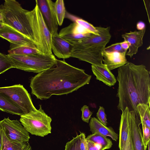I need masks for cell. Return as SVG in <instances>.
Masks as SVG:
<instances>
[{"label": "cell", "instance_id": "1", "mask_svg": "<svg viewBox=\"0 0 150 150\" xmlns=\"http://www.w3.org/2000/svg\"><path fill=\"white\" fill-rule=\"evenodd\" d=\"M91 76L84 70L74 67L63 60L57 59L50 68L32 77L30 87L32 93L41 100L52 95L71 93L88 84Z\"/></svg>", "mask_w": 150, "mask_h": 150}, {"label": "cell", "instance_id": "2", "mask_svg": "<svg viewBox=\"0 0 150 150\" xmlns=\"http://www.w3.org/2000/svg\"><path fill=\"white\" fill-rule=\"evenodd\" d=\"M149 72L143 64L128 62L118 69V87L116 96L119 99L117 108L123 112L126 108L140 118L137 106L144 104L150 106Z\"/></svg>", "mask_w": 150, "mask_h": 150}, {"label": "cell", "instance_id": "3", "mask_svg": "<svg viewBox=\"0 0 150 150\" xmlns=\"http://www.w3.org/2000/svg\"><path fill=\"white\" fill-rule=\"evenodd\" d=\"M98 34H91L74 46L71 57L77 58L92 65L103 64L102 53L111 38L110 27H96Z\"/></svg>", "mask_w": 150, "mask_h": 150}, {"label": "cell", "instance_id": "4", "mask_svg": "<svg viewBox=\"0 0 150 150\" xmlns=\"http://www.w3.org/2000/svg\"><path fill=\"white\" fill-rule=\"evenodd\" d=\"M0 6L3 12V23L20 33L35 45L30 23V11L23 8L15 0H5Z\"/></svg>", "mask_w": 150, "mask_h": 150}, {"label": "cell", "instance_id": "5", "mask_svg": "<svg viewBox=\"0 0 150 150\" xmlns=\"http://www.w3.org/2000/svg\"><path fill=\"white\" fill-rule=\"evenodd\" d=\"M7 55L12 62L13 68L35 73H38L50 68L56 63L57 60L53 54Z\"/></svg>", "mask_w": 150, "mask_h": 150}, {"label": "cell", "instance_id": "6", "mask_svg": "<svg viewBox=\"0 0 150 150\" xmlns=\"http://www.w3.org/2000/svg\"><path fill=\"white\" fill-rule=\"evenodd\" d=\"M30 11V23L35 45L40 54H52V34L48 29L37 3Z\"/></svg>", "mask_w": 150, "mask_h": 150}, {"label": "cell", "instance_id": "7", "mask_svg": "<svg viewBox=\"0 0 150 150\" xmlns=\"http://www.w3.org/2000/svg\"><path fill=\"white\" fill-rule=\"evenodd\" d=\"M20 117L21 124L31 134L44 137L51 133L52 119L45 112L41 105L38 110L36 109Z\"/></svg>", "mask_w": 150, "mask_h": 150}, {"label": "cell", "instance_id": "8", "mask_svg": "<svg viewBox=\"0 0 150 150\" xmlns=\"http://www.w3.org/2000/svg\"><path fill=\"white\" fill-rule=\"evenodd\" d=\"M0 93L19 108L25 114L36 109L29 93L22 85L0 87Z\"/></svg>", "mask_w": 150, "mask_h": 150}, {"label": "cell", "instance_id": "9", "mask_svg": "<svg viewBox=\"0 0 150 150\" xmlns=\"http://www.w3.org/2000/svg\"><path fill=\"white\" fill-rule=\"evenodd\" d=\"M0 126L11 142L27 143L30 137L21 123L18 120H11L8 117L0 121Z\"/></svg>", "mask_w": 150, "mask_h": 150}, {"label": "cell", "instance_id": "10", "mask_svg": "<svg viewBox=\"0 0 150 150\" xmlns=\"http://www.w3.org/2000/svg\"><path fill=\"white\" fill-rule=\"evenodd\" d=\"M44 21L51 33H57L58 23L54 10V2L51 0H36Z\"/></svg>", "mask_w": 150, "mask_h": 150}, {"label": "cell", "instance_id": "11", "mask_svg": "<svg viewBox=\"0 0 150 150\" xmlns=\"http://www.w3.org/2000/svg\"><path fill=\"white\" fill-rule=\"evenodd\" d=\"M129 131L134 150H146L144 144L142 132L140 127L141 119L136 117L134 111L128 113Z\"/></svg>", "mask_w": 150, "mask_h": 150}, {"label": "cell", "instance_id": "12", "mask_svg": "<svg viewBox=\"0 0 150 150\" xmlns=\"http://www.w3.org/2000/svg\"><path fill=\"white\" fill-rule=\"evenodd\" d=\"M91 34L75 22L61 30L59 35L71 44L76 43L89 36Z\"/></svg>", "mask_w": 150, "mask_h": 150}, {"label": "cell", "instance_id": "13", "mask_svg": "<svg viewBox=\"0 0 150 150\" xmlns=\"http://www.w3.org/2000/svg\"><path fill=\"white\" fill-rule=\"evenodd\" d=\"M73 48V45L61 37L58 32L52 35V51L58 58L64 59L71 57Z\"/></svg>", "mask_w": 150, "mask_h": 150}, {"label": "cell", "instance_id": "14", "mask_svg": "<svg viewBox=\"0 0 150 150\" xmlns=\"http://www.w3.org/2000/svg\"><path fill=\"white\" fill-rule=\"evenodd\" d=\"M0 37L8 41L10 43L16 45L36 48L35 45L31 40L5 25L0 29Z\"/></svg>", "mask_w": 150, "mask_h": 150}, {"label": "cell", "instance_id": "15", "mask_svg": "<svg viewBox=\"0 0 150 150\" xmlns=\"http://www.w3.org/2000/svg\"><path fill=\"white\" fill-rule=\"evenodd\" d=\"M145 31L146 28L142 30L130 31L122 35L124 40L128 42L130 45L126 55L131 58L137 53L138 48L143 44V38Z\"/></svg>", "mask_w": 150, "mask_h": 150}, {"label": "cell", "instance_id": "16", "mask_svg": "<svg viewBox=\"0 0 150 150\" xmlns=\"http://www.w3.org/2000/svg\"><path fill=\"white\" fill-rule=\"evenodd\" d=\"M126 52H108L104 50L102 53L103 64L110 71L119 68L128 62L126 57Z\"/></svg>", "mask_w": 150, "mask_h": 150}, {"label": "cell", "instance_id": "17", "mask_svg": "<svg viewBox=\"0 0 150 150\" xmlns=\"http://www.w3.org/2000/svg\"><path fill=\"white\" fill-rule=\"evenodd\" d=\"M91 69L96 79L102 81L110 87L114 86L116 79L112 73L106 65L102 64L98 65H91Z\"/></svg>", "mask_w": 150, "mask_h": 150}, {"label": "cell", "instance_id": "18", "mask_svg": "<svg viewBox=\"0 0 150 150\" xmlns=\"http://www.w3.org/2000/svg\"><path fill=\"white\" fill-rule=\"evenodd\" d=\"M90 131L92 133H98L105 137H109L113 140L117 141L118 135L111 127H107L95 117H91L89 123Z\"/></svg>", "mask_w": 150, "mask_h": 150}, {"label": "cell", "instance_id": "19", "mask_svg": "<svg viewBox=\"0 0 150 150\" xmlns=\"http://www.w3.org/2000/svg\"><path fill=\"white\" fill-rule=\"evenodd\" d=\"M127 108L122 112L119 127L118 146L120 150L124 148L129 133L128 113Z\"/></svg>", "mask_w": 150, "mask_h": 150}, {"label": "cell", "instance_id": "20", "mask_svg": "<svg viewBox=\"0 0 150 150\" xmlns=\"http://www.w3.org/2000/svg\"><path fill=\"white\" fill-rule=\"evenodd\" d=\"M0 110L13 115L20 116L25 114L19 108L5 96L0 93Z\"/></svg>", "mask_w": 150, "mask_h": 150}, {"label": "cell", "instance_id": "21", "mask_svg": "<svg viewBox=\"0 0 150 150\" xmlns=\"http://www.w3.org/2000/svg\"><path fill=\"white\" fill-rule=\"evenodd\" d=\"M86 138L87 140L91 141L98 145L100 150L109 149L112 145L110 139L98 133H93Z\"/></svg>", "mask_w": 150, "mask_h": 150}, {"label": "cell", "instance_id": "22", "mask_svg": "<svg viewBox=\"0 0 150 150\" xmlns=\"http://www.w3.org/2000/svg\"><path fill=\"white\" fill-rule=\"evenodd\" d=\"M8 52L9 54L20 55H35L40 53L36 48L18 45L11 43Z\"/></svg>", "mask_w": 150, "mask_h": 150}, {"label": "cell", "instance_id": "23", "mask_svg": "<svg viewBox=\"0 0 150 150\" xmlns=\"http://www.w3.org/2000/svg\"><path fill=\"white\" fill-rule=\"evenodd\" d=\"M150 107L144 104H139L137 106L141 122L150 128Z\"/></svg>", "mask_w": 150, "mask_h": 150}, {"label": "cell", "instance_id": "24", "mask_svg": "<svg viewBox=\"0 0 150 150\" xmlns=\"http://www.w3.org/2000/svg\"><path fill=\"white\" fill-rule=\"evenodd\" d=\"M54 10L58 25L61 26L66 16V10L63 0H57L54 2Z\"/></svg>", "mask_w": 150, "mask_h": 150}, {"label": "cell", "instance_id": "25", "mask_svg": "<svg viewBox=\"0 0 150 150\" xmlns=\"http://www.w3.org/2000/svg\"><path fill=\"white\" fill-rule=\"evenodd\" d=\"M1 132L2 139V146L7 150H20L27 144L28 142L17 143L11 142L7 138L1 128Z\"/></svg>", "mask_w": 150, "mask_h": 150}, {"label": "cell", "instance_id": "26", "mask_svg": "<svg viewBox=\"0 0 150 150\" xmlns=\"http://www.w3.org/2000/svg\"><path fill=\"white\" fill-rule=\"evenodd\" d=\"M12 68L13 65L8 55L0 53V74Z\"/></svg>", "mask_w": 150, "mask_h": 150}, {"label": "cell", "instance_id": "27", "mask_svg": "<svg viewBox=\"0 0 150 150\" xmlns=\"http://www.w3.org/2000/svg\"><path fill=\"white\" fill-rule=\"evenodd\" d=\"M74 22L79 24L91 33L95 34H98V30L96 27H94L87 21L82 19L76 17Z\"/></svg>", "mask_w": 150, "mask_h": 150}, {"label": "cell", "instance_id": "28", "mask_svg": "<svg viewBox=\"0 0 150 150\" xmlns=\"http://www.w3.org/2000/svg\"><path fill=\"white\" fill-rule=\"evenodd\" d=\"M80 135L77 134L76 137L66 143L65 150H80Z\"/></svg>", "mask_w": 150, "mask_h": 150}, {"label": "cell", "instance_id": "29", "mask_svg": "<svg viewBox=\"0 0 150 150\" xmlns=\"http://www.w3.org/2000/svg\"><path fill=\"white\" fill-rule=\"evenodd\" d=\"M81 110L82 112L81 118L82 120L83 121L88 123L93 112L90 110L88 107L86 105H83Z\"/></svg>", "mask_w": 150, "mask_h": 150}, {"label": "cell", "instance_id": "30", "mask_svg": "<svg viewBox=\"0 0 150 150\" xmlns=\"http://www.w3.org/2000/svg\"><path fill=\"white\" fill-rule=\"evenodd\" d=\"M104 50L108 52H117L120 53L127 52V51L124 50L122 48L120 42L105 47Z\"/></svg>", "mask_w": 150, "mask_h": 150}, {"label": "cell", "instance_id": "31", "mask_svg": "<svg viewBox=\"0 0 150 150\" xmlns=\"http://www.w3.org/2000/svg\"><path fill=\"white\" fill-rule=\"evenodd\" d=\"M96 116L98 120L104 125L106 126L108 122L106 117V115L105 112V109L102 106H100L97 112Z\"/></svg>", "mask_w": 150, "mask_h": 150}, {"label": "cell", "instance_id": "32", "mask_svg": "<svg viewBox=\"0 0 150 150\" xmlns=\"http://www.w3.org/2000/svg\"><path fill=\"white\" fill-rule=\"evenodd\" d=\"M143 130L142 137L144 144L146 147L150 141V128L148 127L143 123H142Z\"/></svg>", "mask_w": 150, "mask_h": 150}, {"label": "cell", "instance_id": "33", "mask_svg": "<svg viewBox=\"0 0 150 150\" xmlns=\"http://www.w3.org/2000/svg\"><path fill=\"white\" fill-rule=\"evenodd\" d=\"M80 136V150H87V142L85 133L81 132Z\"/></svg>", "mask_w": 150, "mask_h": 150}, {"label": "cell", "instance_id": "34", "mask_svg": "<svg viewBox=\"0 0 150 150\" xmlns=\"http://www.w3.org/2000/svg\"><path fill=\"white\" fill-rule=\"evenodd\" d=\"M122 150H134L132 143L129 131L126 143L124 148Z\"/></svg>", "mask_w": 150, "mask_h": 150}, {"label": "cell", "instance_id": "35", "mask_svg": "<svg viewBox=\"0 0 150 150\" xmlns=\"http://www.w3.org/2000/svg\"><path fill=\"white\" fill-rule=\"evenodd\" d=\"M87 142V150H100L99 146L94 143L88 140Z\"/></svg>", "mask_w": 150, "mask_h": 150}, {"label": "cell", "instance_id": "36", "mask_svg": "<svg viewBox=\"0 0 150 150\" xmlns=\"http://www.w3.org/2000/svg\"><path fill=\"white\" fill-rule=\"evenodd\" d=\"M137 28L139 31L142 30L145 28V24L144 22L140 21L137 24Z\"/></svg>", "mask_w": 150, "mask_h": 150}, {"label": "cell", "instance_id": "37", "mask_svg": "<svg viewBox=\"0 0 150 150\" xmlns=\"http://www.w3.org/2000/svg\"><path fill=\"white\" fill-rule=\"evenodd\" d=\"M120 45L122 48L126 50H127L130 45L129 43L124 40V41L120 42Z\"/></svg>", "mask_w": 150, "mask_h": 150}, {"label": "cell", "instance_id": "38", "mask_svg": "<svg viewBox=\"0 0 150 150\" xmlns=\"http://www.w3.org/2000/svg\"><path fill=\"white\" fill-rule=\"evenodd\" d=\"M32 148L30 144L28 142L27 145L20 150H32Z\"/></svg>", "mask_w": 150, "mask_h": 150}, {"label": "cell", "instance_id": "39", "mask_svg": "<svg viewBox=\"0 0 150 150\" xmlns=\"http://www.w3.org/2000/svg\"><path fill=\"white\" fill-rule=\"evenodd\" d=\"M1 128L0 126V150H2V139L1 131Z\"/></svg>", "mask_w": 150, "mask_h": 150}, {"label": "cell", "instance_id": "40", "mask_svg": "<svg viewBox=\"0 0 150 150\" xmlns=\"http://www.w3.org/2000/svg\"><path fill=\"white\" fill-rule=\"evenodd\" d=\"M3 11L1 6H0V21L3 22Z\"/></svg>", "mask_w": 150, "mask_h": 150}, {"label": "cell", "instance_id": "41", "mask_svg": "<svg viewBox=\"0 0 150 150\" xmlns=\"http://www.w3.org/2000/svg\"><path fill=\"white\" fill-rule=\"evenodd\" d=\"M4 25H5L2 22L0 21V29L3 28Z\"/></svg>", "mask_w": 150, "mask_h": 150}, {"label": "cell", "instance_id": "42", "mask_svg": "<svg viewBox=\"0 0 150 150\" xmlns=\"http://www.w3.org/2000/svg\"><path fill=\"white\" fill-rule=\"evenodd\" d=\"M147 146L148 150H150V141L148 142Z\"/></svg>", "mask_w": 150, "mask_h": 150}, {"label": "cell", "instance_id": "43", "mask_svg": "<svg viewBox=\"0 0 150 150\" xmlns=\"http://www.w3.org/2000/svg\"><path fill=\"white\" fill-rule=\"evenodd\" d=\"M2 150H7L6 148H5L4 147L2 146Z\"/></svg>", "mask_w": 150, "mask_h": 150}]
</instances>
